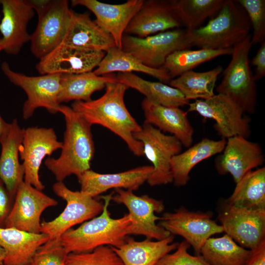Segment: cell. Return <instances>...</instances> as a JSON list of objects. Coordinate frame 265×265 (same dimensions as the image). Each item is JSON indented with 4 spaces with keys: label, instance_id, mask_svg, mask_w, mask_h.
<instances>
[{
    "label": "cell",
    "instance_id": "obj_1",
    "mask_svg": "<svg viewBox=\"0 0 265 265\" xmlns=\"http://www.w3.org/2000/svg\"><path fill=\"white\" fill-rule=\"evenodd\" d=\"M105 88V93L98 99L74 101L71 107L91 126H102L120 137L135 156H144L142 143L133 135L140 131L141 126L124 102V95L129 88L115 81L107 83Z\"/></svg>",
    "mask_w": 265,
    "mask_h": 265
},
{
    "label": "cell",
    "instance_id": "obj_2",
    "mask_svg": "<svg viewBox=\"0 0 265 265\" xmlns=\"http://www.w3.org/2000/svg\"><path fill=\"white\" fill-rule=\"evenodd\" d=\"M59 112L66 124L61 154L56 159L48 158L44 163L57 182H63L72 174L78 178L90 169L95 146L90 124L71 107L61 105Z\"/></svg>",
    "mask_w": 265,
    "mask_h": 265
},
{
    "label": "cell",
    "instance_id": "obj_3",
    "mask_svg": "<svg viewBox=\"0 0 265 265\" xmlns=\"http://www.w3.org/2000/svg\"><path fill=\"white\" fill-rule=\"evenodd\" d=\"M112 196L111 193L101 197L104 206L100 215L76 229H69L60 237V241L68 253L90 252L102 246L118 247L124 243L131 219L129 214L117 219L111 217L108 207Z\"/></svg>",
    "mask_w": 265,
    "mask_h": 265
},
{
    "label": "cell",
    "instance_id": "obj_4",
    "mask_svg": "<svg viewBox=\"0 0 265 265\" xmlns=\"http://www.w3.org/2000/svg\"><path fill=\"white\" fill-rule=\"evenodd\" d=\"M251 28L247 14L237 0H225L206 25L188 31L192 47L222 50L242 42L250 34Z\"/></svg>",
    "mask_w": 265,
    "mask_h": 265
},
{
    "label": "cell",
    "instance_id": "obj_5",
    "mask_svg": "<svg viewBox=\"0 0 265 265\" xmlns=\"http://www.w3.org/2000/svg\"><path fill=\"white\" fill-rule=\"evenodd\" d=\"M252 45L250 34L233 48L231 59L216 87L218 93L227 96L244 113L250 114L255 112L257 98L256 80L249 57Z\"/></svg>",
    "mask_w": 265,
    "mask_h": 265
},
{
    "label": "cell",
    "instance_id": "obj_6",
    "mask_svg": "<svg viewBox=\"0 0 265 265\" xmlns=\"http://www.w3.org/2000/svg\"><path fill=\"white\" fill-rule=\"evenodd\" d=\"M38 15V23L30 37V50L40 59L63 41L74 11L66 0H30Z\"/></svg>",
    "mask_w": 265,
    "mask_h": 265
},
{
    "label": "cell",
    "instance_id": "obj_7",
    "mask_svg": "<svg viewBox=\"0 0 265 265\" xmlns=\"http://www.w3.org/2000/svg\"><path fill=\"white\" fill-rule=\"evenodd\" d=\"M192 47L188 30L176 28L140 38L124 34L122 49L133 55L145 66L161 68L173 52Z\"/></svg>",
    "mask_w": 265,
    "mask_h": 265
},
{
    "label": "cell",
    "instance_id": "obj_8",
    "mask_svg": "<svg viewBox=\"0 0 265 265\" xmlns=\"http://www.w3.org/2000/svg\"><path fill=\"white\" fill-rule=\"evenodd\" d=\"M53 192L66 202L63 211L55 218L41 222L40 233L49 240L60 238L66 231L78 224L91 219L102 212L104 204L81 191L69 189L63 182L53 186Z\"/></svg>",
    "mask_w": 265,
    "mask_h": 265
},
{
    "label": "cell",
    "instance_id": "obj_9",
    "mask_svg": "<svg viewBox=\"0 0 265 265\" xmlns=\"http://www.w3.org/2000/svg\"><path fill=\"white\" fill-rule=\"evenodd\" d=\"M133 135L142 143L143 155L153 164V171L147 181L148 184L156 186L173 183L171 161L182 152L183 145L179 140L145 122L140 131Z\"/></svg>",
    "mask_w": 265,
    "mask_h": 265
},
{
    "label": "cell",
    "instance_id": "obj_10",
    "mask_svg": "<svg viewBox=\"0 0 265 265\" xmlns=\"http://www.w3.org/2000/svg\"><path fill=\"white\" fill-rule=\"evenodd\" d=\"M1 70L11 83L23 89L27 95L23 107L24 119L30 118L39 107H44L52 114L59 112L61 105L58 96L61 74L28 76L13 71L6 61L2 63Z\"/></svg>",
    "mask_w": 265,
    "mask_h": 265
},
{
    "label": "cell",
    "instance_id": "obj_11",
    "mask_svg": "<svg viewBox=\"0 0 265 265\" xmlns=\"http://www.w3.org/2000/svg\"><path fill=\"white\" fill-rule=\"evenodd\" d=\"M115 192L111 200L124 205L129 212L131 222L127 229L128 235H141L146 238L159 240L171 235L156 224L161 217L157 216L155 213H160L164 210L162 200L147 195L137 196L132 191L121 188L115 189Z\"/></svg>",
    "mask_w": 265,
    "mask_h": 265
},
{
    "label": "cell",
    "instance_id": "obj_12",
    "mask_svg": "<svg viewBox=\"0 0 265 265\" xmlns=\"http://www.w3.org/2000/svg\"><path fill=\"white\" fill-rule=\"evenodd\" d=\"M187 112L195 111L205 118L213 119L215 128L223 138L236 135L247 138L250 134L248 118L231 98L218 93L207 99H198L188 104Z\"/></svg>",
    "mask_w": 265,
    "mask_h": 265
},
{
    "label": "cell",
    "instance_id": "obj_13",
    "mask_svg": "<svg viewBox=\"0 0 265 265\" xmlns=\"http://www.w3.org/2000/svg\"><path fill=\"white\" fill-rule=\"evenodd\" d=\"M158 225L172 235L182 237L193 247L196 255H200L209 238L223 232L221 225L212 219L209 212L189 211L184 207L164 213Z\"/></svg>",
    "mask_w": 265,
    "mask_h": 265
},
{
    "label": "cell",
    "instance_id": "obj_14",
    "mask_svg": "<svg viewBox=\"0 0 265 265\" xmlns=\"http://www.w3.org/2000/svg\"><path fill=\"white\" fill-rule=\"evenodd\" d=\"M62 142L58 141L54 129L38 127L24 129L19 156L24 169V181L39 190L45 186L40 180L39 171L43 160L56 150L61 149Z\"/></svg>",
    "mask_w": 265,
    "mask_h": 265
},
{
    "label": "cell",
    "instance_id": "obj_15",
    "mask_svg": "<svg viewBox=\"0 0 265 265\" xmlns=\"http://www.w3.org/2000/svg\"><path fill=\"white\" fill-rule=\"evenodd\" d=\"M223 232L241 247L253 250L265 241V210L225 204L218 215Z\"/></svg>",
    "mask_w": 265,
    "mask_h": 265
},
{
    "label": "cell",
    "instance_id": "obj_16",
    "mask_svg": "<svg viewBox=\"0 0 265 265\" xmlns=\"http://www.w3.org/2000/svg\"><path fill=\"white\" fill-rule=\"evenodd\" d=\"M57 204L54 199L23 181L18 187L4 227L41 233V214L47 208Z\"/></svg>",
    "mask_w": 265,
    "mask_h": 265
},
{
    "label": "cell",
    "instance_id": "obj_17",
    "mask_svg": "<svg viewBox=\"0 0 265 265\" xmlns=\"http://www.w3.org/2000/svg\"><path fill=\"white\" fill-rule=\"evenodd\" d=\"M0 5L2 13L0 48L7 54H18L23 46L30 40L27 26L35 10L27 0H0Z\"/></svg>",
    "mask_w": 265,
    "mask_h": 265
},
{
    "label": "cell",
    "instance_id": "obj_18",
    "mask_svg": "<svg viewBox=\"0 0 265 265\" xmlns=\"http://www.w3.org/2000/svg\"><path fill=\"white\" fill-rule=\"evenodd\" d=\"M105 55L104 52L75 48L61 43L39 59L36 69L42 75L90 72L97 68Z\"/></svg>",
    "mask_w": 265,
    "mask_h": 265
},
{
    "label": "cell",
    "instance_id": "obj_19",
    "mask_svg": "<svg viewBox=\"0 0 265 265\" xmlns=\"http://www.w3.org/2000/svg\"><path fill=\"white\" fill-rule=\"evenodd\" d=\"M222 154L215 160L220 175L230 174L236 184L253 169L262 165L265 157L260 145L241 135L227 138Z\"/></svg>",
    "mask_w": 265,
    "mask_h": 265
},
{
    "label": "cell",
    "instance_id": "obj_20",
    "mask_svg": "<svg viewBox=\"0 0 265 265\" xmlns=\"http://www.w3.org/2000/svg\"><path fill=\"white\" fill-rule=\"evenodd\" d=\"M182 26L172 0H143L124 34L144 38Z\"/></svg>",
    "mask_w": 265,
    "mask_h": 265
},
{
    "label": "cell",
    "instance_id": "obj_21",
    "mask_svg": "<svg viewBox=\"0 0 265 265\" xmlns=\"http://www.w3.org/2000/svg\"><path fill=\"white\" fill-rule=\"evenodd\" d=\"M143 0H128L119 4L104 3L96 0H72L73 6L85 7L95 16L97 25L113 37L116 47L122 49L125 30L140 8Z\"/></svg>",
    "mask_w": 265,
    "mask_h": 265
},
{
    "label": "cell",
    "instance_id": "obj_22",
    "mask_svg": "<svg viewBox=\"0 0 265 265\" xmlns=\"http://www.w3.org/2000/svg\"><path fill=\"white\" fill-rule=\"evenodd\" d=\"M153 170L152 165L139 166L113 174H100L89 169L77 178L80 191L94 198L111 188L136 190L147 182Z\"/></svg>",
    "mask_w": 265,
    "mask_h": 265
},
{
    "label": "cell",
    "instance_id": "obj_23",
    "mask_svg": "<svg viewBox=\"0 0 265 265\" xmlns=\"http://www.w3.org/2000/svg\"><path fill=\"white\" fill-rule=\"evenodd\" d=\"M141 106L145 121L161 131L167 132L177 138L183 146L189 148L193 141L194 130L187 112L177 107H168L144 98Z\"/></svg>",
    "mask_w": 265,
    "mask_h": 265
},
{
    "label": "cell",
    "instance_id": "obj_24",
    "mask_svg": "<svg viewBox=\"0 0 265 265\" xmlns=\"http://www.w3.org/2000/svg\"><path fill=\"white\" fill-rule=\"evenodd\" d=\"M61 43L75 48L105 53L116 46L111 35L92 20L87 12H74Z\"/></svg>",
    "mask_w": 265,
    "mask_h": 265
},
{
    "label": "cell",
    "instance_id": "obj_25",
    "mask_svg": "<svg viewBox=\"0 0 265 265\" xmlns=\"http://www.w3.org/2000/svg\"><path fill=\"white\" fill-rule=\"evenodd\" d=\"M23 131L18 120L13 119L10 123L8 132L0 141V179L13 199L24 178V167L19 161V148Z\"/></svg>",
    "mask_w": 265,
    "mask_h": 265
},
{
    "label": "cell",
    "instance_id": "obj_26",
    "mask_svg": "<svg viewBox=\"0 0 265 265\" xmlns=\"http://www.w3.org/2000/svg\"><path fill=\"white\" fill-rule=\"evenodd\" d=\"M174 236L159 240L146 239L138 241L128 236L118 247H111L124 265H155L162 257L174 251L178 242H174Z\"/></svg>",
    "mask_w": 265,
    "mask_h": 265
},
{
    "label": "cell",
    "instance_id": "obj_27",
    "mask_svg": "<svg viewBox=\"0 0 265 265\" xmlns=\"http://www.w3.org/2000/svg\"><path fill=\"white\" fill-rule=\"evenodd\" d=\"M49 240L43 233L33 234L13 228H0V246L5 256L4 265L31 263L37 249Z\"/></svg>",
    "mask_w": 265,
    "mask_h": 265
},
{
    "label": "cell",
    "instance_id": "obj_28",
    "mask_svg": "<svg viewBox=\"0 0 265 265\" xmlns=\"http://www.w3.org/2000/svg\"><path fill=\"white\" fill-rule=\"evenodd\" d=\"M226 143L225 138L214 140L205 138L174 156L171 161L174 185L178 187L186 186L190 180L192 168L201 161L222 152Z\"/></svg>",
    "mask_w": 265,
    "mask_h": 265
},
{
    "label": "cell",
    "instance_id": "obj_29",
    "mask_svg": "<svg viewBox=\"0 0 265 265\" xmlns=\"http://www.w3.org/2000/svg\"><path fill=\"white\" fill-rule=\"evenodd\" d=\"M116 81V75L109 74L99 76L92 71L79 74H61L58 101L60 104L71 101L87 102L92 95L105 88L110 82Z\"/></svg>",
    "mask_w": 265,
    "mask_h": 265
},
{
    "label": "cell",
    "instance_id": "obj_30",
    "mask_svg": "<svg viewBox=\"0 0 265 265\" xmlns=\"http://www.w3.org/2000/svg\"><path fill=\"white\" fill-rule=\"evenodd\" d=\"M116 80L138 91L148 100L161 106L180 107L190 103L177 88L161 82L145 80L132 73H118Z\"/></svg>",
    "mask_w": 265,
    "mask_h": 265
},
{
    "label": "cell",
    "instance_id": "obj_31",
    "mask_svg": "<svg viewBox=\"0 0 265 265\" xmlns=\"http://www.w3.org/2000/svg\"><path fill=\"white\" fill-rule=\"evenodd\" d=\"M93 72L99 76L116 72L118 73L139 72L151 76L164 83H169L172 80L164 69L148 67L133 55L116 46L110 48L106 52L104 57Z\"/></svg>",
    "mask_w": 265,
    "mask_h": 265
},
{
    "label": "cell",
    "instance_id": "obj_32",
    "mask_svg": "<svg viewBox=\"0 0 265 265\" xmlns=\"http://www.w3.org/2000/svg\"><path fill=\"white\" fill-rule=\"evenodd\" d=\"M226 203L250 210H265V168L250 171L236 184Z\"/></svg>",
    "mask_w": 265,
    "mask_h": 265
},
{
    "label": "cell",
    "instance_id": "obj_33",
    "mask_svg": "<svg viewBox=\"0 0 265 265\" xmlns=\"http://www.w3.org/2000/svg\"><path fill=\"white\" fill-rule=\"evenodd\" d=\"M252 250L238 244L229 235L209 238L200 255L210 265H245Z\"/></svg>",
    "mask_w": 265,
    "mask_h": 265
},
{
    "label": "cell",
    "instance_id": "obj_34",
    "mask_svg": "<svg viewBox=\"0 0 265 265\" xmlns=\"http://www.w3.org/2000/svg\"><path fill=\"white\" fill-rule=\"evenodd\" d=\"M222 66H218L205 72L187 71L169 82L170 86L177 88L187 100L207 99L214 95V89Z\"/></svg>",
    "mask_w": 265,
    "mask_h": 265
},
{
    "label": "cell",
    "instance_id": "obj_35",
    "mask_svg": "<svg viewBox=\"0 0 265 265\" xmlns=\"http://www.w3.org/2000/svg\"><path fill=\"white\" fill-rule=\"evenodd\" d=\"M233 48L211 50L186 49L176 51L169 54L163 66L171 79L192 70L200 64L220 56L231 55Z\"/></svg>",
    "mask_w": 265,
    "mask_h": 265
},
{
    "label": "cell",
    "instance_id": "obj_36",
    "mask_svg": "<svg viewBox=\"0 0 265 265\" xmlns=\"http://www.w3.org/2000/svg\"><path fill=\"white\" fill-rule=\"evenodd\" d=\"M225 0H172L182 26L193 30L202 26L208 18L215 16Z\"/></svg>",
    "mask_w": 265,
    "mask_h": 265
},
{
    "label": "cell",
    "instance_id": "obj_37",
    "mask_svg": "<svg viewBox=\"0 0 265 265\" xmlns=\"http://www.w3.org/2000/svg\"><path fill=\"white\" fill-rule=\"evenodd\" d=\"M64 265H124L109 246L98 247L90 252L69 253Z\"/></svg>",
    "mask_w": 265,
    "mask_h": 265
},
{
    "label": "cell",
    "instance_id": "obj_38",
    "mask_svg": "<svg viewBox=\"0 0 265 265\" xmlns=\"http://www.w3.org/2000/svg\"><path fill=\"white\" fill-rule=\"evenodd\" d=\"M244 9L249 18L253 34L252 45L261 44L265 41V0H237Z\"/></svg>",
    "mask_w": 265,
    "mask_h": 265
},
{
    "label": "cell",
    "instance_id": "obj_39",
    "mask_svg": "<svg viewBox=\"0 0 265 265\" xmlns=\"http://www.w3.org/2000/svg\"><path fill=\"white\" fill-rule=\"evenodd\" d=\"M69 253L61 244L60 239L48 240L35 253L32 265H64Z\"/></svg>",
    "mask_w": 265,
    "mask_h": 265
},
{
    "label": "cell",
    "instance_id": "obj_40",
    "mask_svg": "<svg viewBox=\"0 0 265 265\" xmlns=\"http://www.w3.org/2000/svg\"><path fill=\"white\" fill-rule=\"evenodd\" d=\"M190 247L186 240L182 241L173 253L164 255L155 265H210L201 255L190 254Z\"/></svg>",
    "mask_w": 265,
    "mask_h": 265
},
{
    "label": "cell",
    "instance_id": "obj_41",
    "mask_svg": "<svg viewBox=\"0 0 265 265\" xmlns=\"http://www.w3.org/2000/svg\"><path fill=\"white\" fill-rule=\"evenodd\" d=\"M14 199L0 179V228L5 227V223L12 208Z\"/></svg>",
    "mask_w": 265,
    "mask_h": 265
},
{
    "label": "cell",
    "instance_id": "obj_42",
    "mask_svg": "<svg viewBox=\"0 0 265 265\" xmlns=\"http://www.w3.org/2000/svg\"><path fill=\"white\" fill-rule=\"evenodd\" d=\"M260 44V48L251 61V64L255 67L254 76L256 81L265 75V41Z\"/></svg>",
    "mask_w": 265,
    "mask_h": 265
},
{
    "label": "cell",
    "instance_id": "obj_43",
    "mask_svg": "<svg viewBox=\"0 0 265 265\" xmlns=\"http://www.w3.org/2000/svg\"><path fill=\"white\" fill-rule=\"evenodd\" d=\"M245 265H265V241L255 250Z\"/></svg>",
    "mask_w": 265,
    "mask_h": 265
},
{
    "label": "cell",
    "instance_id": "obj_44",
    "mask_svg": "<svg viewBox=\"0 0 265 265\" xmlns=\"http://www.w3.org/2000/svg\"><path fill=\"white\" fill-rule=\"evenodd\" d=\"M10 123L5 122L0 115V141L8 131Z\"/></svg>",
    "mask_w": 265,
    "mask_h": 265
},
{
    "label": "cell",
    "instance_id": "obj_45",
    "mask_svg": "<svg viewBox=\"0 0 265 265\" xmlns=\"http://www.w3.org/2000/svg\"><path fill=\"white\" fill-rule=\"evenodd\" d=\"M5 256V251L4 249L0 246V265H3Z\"/></svg>",
    "mask_w": 265,
    "mask_h": 265
},
{
    "label": "cell",
    "instance_id": "obj_46",
    "mask_svg": "<svg viewBox=\"0 0 265 265\" xmlns=\"http://www.w3.org/2000/svg\"><path fill=\"white\" fill-rule=\"evenodd\" d=\"M32 265V264H31H31H27V265Z\"/></svg>",
    "mask_w": 265,
    "mask_h": 265
},
{
    "label": "cell",
    "instance_id": "obj_47",
    "mask_svg": "<svg viewBox=\"0 0 265 265\" xmlns=\"http://www.w3.org/2000/svg\"><path fill=\"white\" fill-rule=\"evenodd\" d=\"M1 51V49H0V52Z\"/></svg>",
    "mask_w": 265,
    "mask_h": 265
},
{
    "label": "cell",
    "instance_id": "obj_48",
    "mask_svg": "<svg viewBox=\"0 0 265 265\" xmlns=\"http://www.w3.org/2000/svg\"></svg>",
    "mask_w": 265,
    "mask_h": 265
}]
</instances>
